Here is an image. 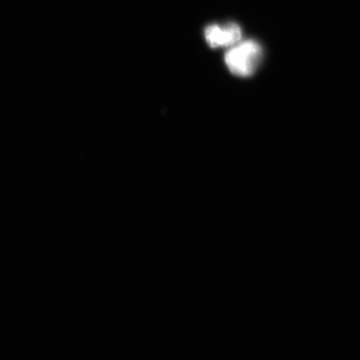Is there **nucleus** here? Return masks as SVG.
Returning a JSON list of instances; mask_svg holds the SVG:
<instances>
[{
    "label": "nucleus",
    "instance_id": "f257e3e1",
    "mask_svg": "<svg viewBox=\"0 0 360 360\" xmlns=\"http://www.w3.org/2000/svg\"><path fill=\"white\" fill-rule=\"evenodd\" d=\"M263 56L261 44L254 39H249L229 48L225 53L224 62L233 75L249 77L258 70Z\"/></svg>",
    "mask_w": 360,
    "mask_h": 360
},
{
    "label": "nucleus",
    "instance_id": "f03ea898",
    "mask_svg": "<svg viewBox=\"0 0 360 360\" xmlns=\"http://www.w3.org/2000/svg\"><path fill=\"white\" fill-rule=\"evenodd\" d=\"M205 38L211 48H231L241 41V27L236 22L224 25H210L205 30Z\"/></svg>",
    "mask_w": 360,
    "mask_h": 360
}]
</instances>
